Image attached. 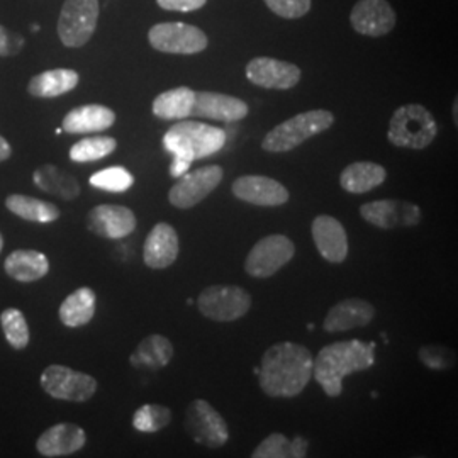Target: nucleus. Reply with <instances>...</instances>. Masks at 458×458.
<instances>
[{
	"mask_svg": "<svg viewBox=\"0 0 458 458\" xmlns=\"http://www.w3.org/2000/svg\"><path fill=\"white\" fill-rule=\"evenodd\" d=\"M311 352L302 344L282 342L263 353L259 380L263 393L276 399H291L306 389L312 377Z\"/></svg>",
	"mask_w": 458,
	"mask_h": 458,
	"instance_id": "obj_1",
	"label": "nucleus"
},
{
	"mask_svg": "<svg viewBox=\"0 0 458 458\" xmlns=\"http://www.w3.org/2000/svg\"><path fill=\"white\" fill-rule=\"evenodd\" d=\"M376 363V344L348 340L325 346L312 361V376L329 397L344 393V377Z\"/></svg>",
	"mask_w": 458,
	"mask_h": 458,
	"instance_id": "obj_2",
	"label": "nucleus"
},
{
	"mask_svg": "<svg viewBox=\"0 0 458 458\" xmlns=\"http://www.w3.org/2000/svg\"><path fill=\"white\" fill-rule=\"evenodd\" d=\"M226 131L206 123L185 121L174 124L164 134V148L174 157L170 175L179 179L189 172L191 165L213 157L226 145Z\"/></svg>",
	"mask_w": 458,
	"mask_h": 458,
	"instance_id": "obj_3",
	"label": "nucleus"
},
{
	"mask_svg": "<svg viewBox=\"0 0 458 458\" xmlns=\"http://www.w3.org/2000/svg\"><path fill=\"white\" fill-rule=\"evenodd\" d=\"M335 123V115L327 109H312L280 123L263 138L262 148L268 153H285L327 131Z\"/></svg>",
	"mask_w": 458,
	"mask_h": 458,
	"instance_id": "obj_4",
	"label": "nucleus"
},
{
	"mask_svg": "<svg viewBox=\"0 0 458 458\" xmlns=\"http://www.w3.org/2000/svg\"><path fill=\"white\" fill-rule=\"evenodd\" d=\"M438 134V124L433 114L420 104H406L395 109L387 138L394 147L425 149Z\"/></svg>",
	"mask_w": 458,
	"mask_h": 458,
	"instance_id": "obj_5",
	"label": "nucleus"
},
{
	"mask_svg": "<svg viewBox=\"0 0 458 458\" xmlns=\"http://www.w3.org/2000/svg\"><path fill=\"white\" fill-rule=\"evenodd\" d=\"M197 308L208 319L229 323L250 311L251 295L240 285H209L197 297Z\"/></svg>",
	"mask_w": 458,
	"mask_h": 458,
	"instance_id": "obj_6",
	"label": "nucleus"
},
{
	"mask_svg": "<svg viewBox=\"0 0 458 458\" xmlns=\"http://www.w3.org/2000/svg\"><path fill=\"white\" fill-rule=\"evenodd\" d=\"M98 0H65L60 19L58 36L68 48H81L96 33Z\"/></svg>",
	"mask_w": 458,
	"mask_h": 458,
	"instance_id": "obj_7",
	"label": "nucleus"
},
{
	"mask_svg": "<svg viewBox=\"0 0 458 458\" xmlns=\"http://www.w3.org/2000/svg\"><path fill=\"white\" fill-rule=\"evenodd\" d=\"M45 393L60 401L85 403L98 393V380L65 365H49L39 377Z\"/></svg>",
	"mask_w": 458,
	"mask_h": 458,
	"instance_id": "obj_8",
	"label": "nucleus"
},
{
	"mask_svg": "<svg viewBox=\"0 0 458 458\" xmlns=\"http://www.w3.org/2000/svg\"><path fill=\"white\" fill-rule=\"evenodd\" d=\"M148 41L157 51L168 55H197L209 45L202 30L185 22L155 24L148 33Z\"/></svg>",
	"mask_w": 458,
	"mask_h": 458,
	"instance_id": "obj_9",
	"label": "nucleus"
},
{
	"mask_svg": "<svg viewBox=\"0 0 458 458\" xmlns=\"http://www.w3.org/2000/svg\"><path fill=\"white\" fill-rule=\"evenodd\" d=\"M185 431L194 442L208 448H221L229 440L226 420L204 399H194L185 412Z\"/></svg>",
	"mask_w": 458,
	"mask_h": 458,
	"instance_id": "obj_10",
	"label": "nucleus"
},
{
	"mask_svg": "<svg viewBox=\"0 0 458 458\" xmlns=\"http://www.w3.org/2000/svg\"><path fill=\"white\" fill-rule=\"evenodd\" d=\"M295 245L284 234H270L253 246L246 257L245 270L255 278H268L294 259Z\"/></svg>",
	"mask_w": 458,
	"mask_h": 458,
	"instance_id": "obj_11",
	"label": "nucleus"
},
{
	"mask_svg": "<svg viewBox=\"0 0 458 458\" xmlns=\"http://www.w3.org/2000/svg\"><path fill=\"white\" fill-rule=\"evenodd\" d=\"M225 172L219 165H208L194 172H185L170 192L168 200L174 208L191 209L202 202L221 183Z\"/></svg>",
	"mask_w": 458,
	"mask_h": 458,
	"instance_id": "obj_12",
	"label": "nucleus"
},
{
	"mask_svg": "<svg viewBox=\"0 0 458 458\" xmlns=\"http://www.w3.org/2000/svg\"><path fill=\"white\" fill-rule=\"evenodd\" d=\"M360 216L380 229L412 228L421 221V211L416 204L397 199L367 202L360 208Z\"/></svg>",
	"mask_w": 458,
	"mask_h": 458,
	"instance_id": "obj_13",
	"label": "nucleus"
},
{
	"mask_svg": "<svg viewBox=\"0 0 458 458\" xmlns=\"http://www.w3.org/2000/svg\"><path fill=\"white\" fill-rule=\"evenodd\" d=\"M301 75L302 72L299 66L270 56L253 58L246 65V79L262 89L289 90L299 83Z\"/></svg>",
	"mask_w": 458,
	"mask_h": 458,
	"instance_id": "obj_14",
	"label": "nucleus"
},
{
	"mask_svg": "<svg viewBox=\"0 0 458 458\" xmlns=\"http://www.w3.org/2000/svg\"><path fill=\"white\" fill-rule=\"evenodd\" d=\"M397 17L387 0H359L350 14V24L363 36H384L395 28Z\"/></svg>",
	"mask_w": 458,
	"mask_h": 458,
	"instance_id": "obj_15",
	"label": "nucleus"
},
{
	"mask_svg": "<svg viewBox=\"0 0 458 458\" xmlns=\"http://www.w3.org/2000/svg\"><path fill=\"white\" fill-rule=\"evenodd\" d=\"M231 189L236 199L259 208H277L289 200V191L280 182L265 175L238 177Z\"/></svg>",
	"mask_w": 458,
	"mask_h": 458,
	"instance_id": "obj_16",
	"label": "nucleus"
},
{
	"mask_svg": "<svg viewBox=\"0 0 458 458\" xmlns=\"http://www.w3.org/2000/svg\"><path fill=\"white\" fill-rule=\"evenodd\" d=\"M87 226L102 238L121 240L136 229V216L126 206L102 204L87 214Z\"/></svg>",
	"mask_w": 458,
	"mask_h": 458,
	"instance_id": "obj_17",
	"label": "nucleus"
},
{
	"mask_svg": "<svg viewBox=\"0 0 458 458\" xmlns=\"http://www.w3.org/2000/svg\"><path fill=\"white\" fill-rule=\"evenodd\" d=\"M312 240L321 257L329 263H342L348 257V238L344 225L333 216H318L312 221Z\"/></svg>",
	"mask_w": 458,
	"mask_h": 458,
	"instance_id": "obj_18",
	"label": "nucleus"
},
{
	"mask_svg": "<svg viewBox=\"0 0 458 458\" xmlns=\"http://www.w3.org/2000/svg\"><path fill=\"white\" fill-rule=\"evenodd\" d=\"M87 435L82 428L73 423H60L48 428L36 442V450L43 457H68L82 450Z\"/></svg>",
	"mask_w": 458,
	"mask_h": 458,
	"instance_id": "obj_19",
	"label": "nucleus"
},
{
	"mask_svg": "<svg viewBox=\"0 0 458 458\" xmlns=\"http://www.w3.org/2000/svg\"><path fill=\"white\" fill-rule=\"evenodd\" d=\"M376 318V308L359 297L344 299L327 311L323 327L327 333H342L355 327H367Z\"/></svg>",
	"mask_w": 458,
	"mask_h": 458,
	"instance_id": "obj_20",
	"label": "nucleus"
},
{
	"mask_svg": "<svg viewBox=\"0 0 458 458\" xmlns=\"http://www.w3.org/2000/svg\"><path fill=\"white\" fill-rule=\"evenodd\" d=\"M181 251L179 234L168 223H158L149 231L143 248V259L149 268L162 270L177 260Z\"/></svg>",
	"mask_w": 458,
	"mask_h": 458,
	"instance_id": "obj_21",
	"label": "nucleus"
},
{
	"mask_svg": "<svg viewBox=\"0 0 458 458\" xmlns=\"http://www.w3.org/2000/svg\"><path fill=\"white\" fill-rule=\"evenodd\" d=\"M192 115L221 123H238L248 115V104L242 98L219 92H196Z\"/></svg>",
	"mask_w": 458,
	"mask_h": 458,
	"instance_id": "obj_22",
	"label": "nucleus"
},
{
	"mask_svg": "<svg viewBox=\"0 0 458 458\" xmlns=\"http://www.w3.org/2000/svg\"><path fill=\"white\" fill-rule=\"evenodd\" d=\"M115 114L113 109L100 104H87L72 109L64 117L62 128L68 134H90L113 128Z\"/></svg>",
	"mask_w": 458,
	"mask_h": 458,
	"instance_id": "obj_23",
	"label": "nucleus"
},
{
	"mask_svg": "<svg viewBox=\"0 0 458 458\" xmlns=\"http://www.w3.org/2000/svg\"><path fill=\"white\" fill-rule=\"evenodd\" d=\"M81 82V75L70 68H55L33 77L28 83V92L38 98H53L72 92Z\"/></svg>",
	"mask_w": 458,
	"mask_h": 458,
	"instance_id": "obj_24",
	"label": "nucleus"
},
{
	"mask_svg": "<svg viewBox=\"0 0 458 458\" xmlns=\"http://www.w3.org/2000/svg\"><path fill=\"white\" fill-rule=\"evenodd\" d=\"M4 268L17 282H36L48 274V257L36 250H16L5 259Z\"/></svg>",
	"mask_w": 458,
	"mask_h": 458,
	"instance_id": "obj_25",
	"label": "nucleus"
},
{
	"mask_svg": "<svg viewBox=\"0 0 458 458\" xmlns=\"http://www.w3.org/2000/svg\"><path fill=\"white\" fill-rule=\"evenodd\" d=\"M387 172L382 165L374 162H355L348 165L340 175L342 189L350 194H367L382 185Z\"/></svg>",
	"mask_w": 458,
	"mask_h": 458,
	"instance_id": "obj_26",
	"label": "nucleus"
},
{
	"mask_svg": "<svg viewBox=\"0 0 458 458\" xmlns=\"http://www.w3.org/2000/svg\"><path fill=\"white\" fill-rule=\"evenodd\" d=\"M34 185L49 196L73 200L81 196V183L65 170L55 165H43L33 174Z\"/></svg>",
	"mask_w": 458,
	"mask_h": 458,
	"instance_id": "obj_27",
	"label": "nucleus"
},
{
	"mask_svg": "<svg viewBox=\"0 0 458 458\" xmlns=\"http://www.w3.org/2000/svg\"><path fill=\"white\" fill-rule=\"evenodd\" d=\"M196 92L189 87H177L162 92L153 100V114L164 121H182L192 115Z\"/></svg>",
	"mask_w": 458,
	"mask_h": 458,
	"instance_id": "obj_28",
	"label": "nucleus"
},
{
	"mask_svg": "<svg viewBox=\"0 0 458 458\" xmlns=\"http://www.w3.org/2000/svg\"><path fill=\"white\" fill-rule=\"evenodd\" d=\"M98 295L90 287H81L66 297L60 306V321L68 327L89 325L96 316Z\"/></svg>",
	"mask_w": 458,
	"mask_h": 458,
	"instance_id": "obj_29",
	"label": "nucleus"
},
{
	"mask_svg": "<svg viewBox=\"0 0 458 458\" xmlns=\"http://www.w3.org/2000/svg\"><path fill=\"white\" fill-rule=\"evenodd\" d=\"M174 357V346L168 338L162 335H149L131 355V365L136 369L162 370Z\"/></svg>",
	"mask_w": 458,
	"mask_h": 458,
	"instance_id": "obj_30",
	"label": "nucleus"
},
{
	"mask_svg": "<svg viewBox=\"0 0 458 458\" xmlns=\"http://www.w3.org/2000/svg\"><path fill=\"white\" fill-rule=\"evenodd\" d=\"M5 208L17 217L31 223H53L60 217V211L55 204L36 199V197L11 194L5 199Z\"/></svg>",
	"mask_w": 458,
	"mask_h": 458,
	"instance_id": "obj_31",
	"label": "nucleus"
},
{
	"mask_svg": "<svg viewBox=\"0 0 458 458\" xmlns=\"http://www.w3.org/2000/svg\"><path fill=\"white\" fill-rule=\"evenodd\" d=\"M117 141L111 136H90L83 138L70 148V160L77 164L98 162L114 153Z\"/></svg>",
	"mask_w": 458,
	"mask_h": 458,
	"instance_id": "obj_32",
	"label": "nucleus"
},
{
	"mask_svg": "<svg viewBox=\"0 0 458 458\" xmlns=\"http://www.w3.org/2000/svg\"><path fill=\"white\" fill-rule=\"evenodd\" d=\"M0 327L4 329L5 340L14 350H24L30 344V327L24 318V314L16 310L9 308L0 314Z\"/></svg>",
	"mask_w": 458,
	"mask_h": 458,
	"instance_id": "obj_33",
	"label": "nucleus"
},
{
	"mask_svg": "<svg viewBox=\"0 0 458 458\" xmlns=\"http://www.w3.org/2000/svg\"><path fill=\"white\" fill-rule=\"evenodd\" d=\"M132 183H134V177L124 166H109L90 177L92 187L104 192H114V194L130 191Z\"/></svg>",
	"mask_w": 458,
	"mask_h": 458,
	"instance_id": "obj_34",
	"label": "nucleus"
},
{
	"mask_svg": "<svg viewBox=\"0 0 458 458\" xmlns=\"http://www.w3.org/2000/svg\"><path fill=\"white\" fill-rule=\"evenodd\" d=\"M172 411L160 404H145L134 412L132 426L141 433H157L170 425Z\"/></svg>",
	"mask_w": 458,
	"mask_h": 458,
	"instance_id": "obj_35",
	"label": "nucleus"
},
{
	"mask_svg": "<svg viewBox=\"0 0 458 458\" xmlns=\"http://www.w3.org/2000/svg\"><path fill=\"white\" fill-rule=\"evenodd\" d=\"M420 360L431 370H448L455 365V352L443 344H425L420 348Z\"/></svg>",
	"mask_w": 458,
	"mask_h": 458,
	"instance_id": "obj_36",
	"label": "nucleus"
},
{
	"mask_svg": "<svg viewBox=\"0 0 458 458\" xmlns=\"http://www.w3.org/2000/svg\"><path fill=\"white\" fill-rule=\"evenodd\" d=\"M253 458H294L293 455V442L282 433H272L267 437L251 454Z\"/></svg>",
	"mask_w": 458,
	"mask_h": 458,
	"instance_id": "obj_37",
	"label": "nucleus"
},
{
	"mask_svg": "<svg viewBox=\"0 0 458 458\" xmlns=\"http://www.w3.org/2000/svg\"><path fill=\"white\" fill-rule=\"evenodd\" d=\"M267 7L278 17L299 19L311 11V0H265Z\"/></svg>",
	"mask_w": 458,
	"mask_h": 458,
	"instance_id": "obj_38",
	"label": "nucleus"
},
{
	"mask_svg": "<svg viewBox=\"0 0 458 458\" xmlns=\"http://www.w3.org/2000/svg\"><path fill=\"white\" fill-rule=\"evenodd\" d=\"M22 47H24V38L22 36L11 33L4 26H0V56L16 55Z\"/></svg>",
	"mask_w": 458,
	"mask_h": 458,
	"instance_id": "obj_39",
	"label": "nucleus"
},
{
	"mask_svg": "<svg viewBox=\"0 0 458 458\" xmlns=\"http://www.w3.org/2000/svg\"><path fill=\"white\" fill-rule=\"evenodd\" d=\"M157 4L165 11H175V13H194L202 9L208 0H157Z\"/></svg>",
	"mask_w": 458,
	"mask_h": 458,
	"instance_id": "obj_40",
	"label": "nucleus"
},
{
	"mask_svg": "<svg viewBox=\"0 0 458 458\" xmlns=\"http://www.w3.org/2000/svg\"><path fill=\"white\" fill-rule=\"evenodd\" d=\"M11 155H13V148L4 136H0V162H5L7 158H11Z\"/></svg>",
	"mask_w": 458,
	"mask_h": 458,
	"instance_id": "obj_41",
	"label": "nucleus"
},
{
	"mask_svg": "<svg viewBox=\"0 0 458 458\" xmlns=\"http://www.w3.org/2000/svg\"><path fill=\"white\" fill-rule=\"evenodd\" d=\"M454 119H455V123H457V98H455V102H454Z\"/></svg>",
	"mask_w": 458,
	"mask_h": 458,
	"instance_id": "obj_42",
	"label": "nucleus"
},
{
	"mask_svg": "<svg viewBox=\"0 0 458 458\" xmlns=\"http://www.w3.org/2000/svg\"><path fill=\"white\" fill-rule=\"evenodd\" d=\"M2 248H4V238H2V234H0V253H2Z\"/></svg>",
	"mask_w": 458,
	"mask_h": 458,
	"instance_id": "obj_43",
	"label": "nucleus"
},
{
	"mask_svg": "<svg viewBox=\"0 0 458 458\" xmlns=\"http://www.w3.org/2000/svg\"><path fill=\"white\" fill-rule=\"evenodd\" d=\"M38 30H39V26H38V24H33V33H36Z\"/></svg>",
	"mask_w": 458,
	"mask_h": 458,
	"instance_id": "obj_44",
	"label": "nucleus"
}]
</instances>
